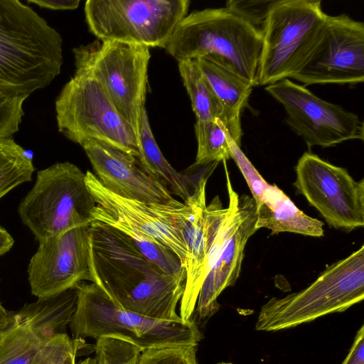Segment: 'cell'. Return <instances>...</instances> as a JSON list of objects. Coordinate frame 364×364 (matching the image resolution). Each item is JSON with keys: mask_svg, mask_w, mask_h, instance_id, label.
<instances>
[{"mask_svg": "<svg viewBox=\"0 0 364 364\" xmlns=\"http://www.w3.org/2000/svg\"><path fill=\"white\" fill-rule=\"evenodd\" d=\"M90 267L92 283L118 307L154 319L182 320L176 307L184 292L186 270L164 272L119 230L91 222Z\"/></svg>", "mask_w": 364, "mask_h": 364, "instance_id": "6da1fadb", "label": "cell"}, {"mask_svg": "<svg viewBox=\"0 0 364 364\" xmlns=\"http://www.w3.org/2000/svg\"><path fill=\"white\" fill-rule=\"evenodd\" d=\"M85 181L96 203L92 221L122 231L164 272L171 274L185 270V235L191 214L188 202L172 205L124 198L107 190L90 171L85 172Z\"/></svg>", "mask_w": 364, "mask_h": 364, "instance_id": "7a4b0ae2", "label": "cell"}, {"mask_svg": "<svg viewBox=\"0 0 364 364\" xmlns=\"http://www.w3.org/2000/svg\"><path fill=\"white\" fill-rule=\"evenodd\" d=\"M63 39L30 6L0 0V90L31 95L60 73Z\"/></svg>", "mask_w": 364, "mask_h": 364, "instance_id": "3957f363", "label": "cell"}, {"mask_svg": "<svg viewBox=\"0 0 364 364\" xmlns=\"http://www.w3.org/2000/svg\"><path fill=\"white\" fill-rule=\"evenodd\" d=\"M262 31L226 7L187 14L178 24L166 47L178 62L208 57L258 85Z\"/></svg>", "mask_w": 364, "mask_h": 364, "instance_id": "277c9868", "label": "cell"}, {"mask_svg": "<svg viewBox=\"0 0 364 364\" xmlns=\"http://www.w3.org/2000/svg\"><path fill=\"white\" fill-rule=\"evenodd\" d=\"M75 288L76 309L69 323L73 339L118 338L144 351L169 346H198L203 338L194 320L149 318L118 307L94 283L82 282Z\"/></svg>", "mask_w": 364, "mask_h": 364, "instance_id": "5b68a950", "label": "cell"}, {"mask_svg": "<svg viewBox=\"0 0 364 364\" xmlns=\"http://www.w3.org/2000/svg\"><path fill=\"white\" fill-rule=\"evenodd\" d=\"M364 299V245L328 266L305 289L272 297L259 312L255 329L277 331L342 312Z\"/></svg>", "mask_w": 364, "mask_h": 364, "instance_id": "8992f818", "label": "cell"}, {"mask_svg": "<svg viewBox=\"0 0 364 364\" xmlns=\"http://www.w3.org/2000/svg\"><path fill=\"white\" fill-rule=\"evenodd\" d=\"M328 16L320 0H273L261 30L258 85L295 76L319 42Z\"/></svg>", "mask_w": 364, "mask_h": 364, "instance_id": "52a82bcc", "label": "cell"}, {"mask_svg": "<svg viewBox=\"0 0 364 364\" xmlns=\"http://www.w3.org/2000/svg\"><path fill=\"white\" fill-rule=\"evenodd\" d=\"M96 203L85 173L70 162H58L37 173L34 186L18 213L38 242L90 225Z\"/></svg>", "mask_w": 364, "mask_h": 364, "instance_id": "ba28073f", "label": "cell"}, {"mask_svg": "<svg viewBox=\"0 0 364 364\" xmlns=\"http://www.w3.org/2000/svg\"><path fill=\"white\" fill-rule=\"evenodd\" d=\"M73 53L75 70L95 79L138 137L146 110L149 48L97 39Z\"/></svg>", "mask_w": 364, "mask_h": 364, "instance_id": "9c48e42d", "label": "cell"}, {"mask_svg": "<svg viewBox=\"0 0 364 364\" xmlns=\"http://www.w3.org/2000/svg\"><path fill=\"white\" fill-rule=\"evenodd\" d=\"M55 109L59 132L73 142L94 139L139 157L134 129L88 73L75 70L58 95Z\"/></svg>", "mask_w": 364, "mask_h": 364, "instance_id": "30bf717a", "label": "cell"}, {"mask_svg": "<svg viewBox=\"0 0 364 364\" xmlns=\"http://www.w3.org/2000/svg\"><path fill=\"white\" fill-rule=\"evenodd\" d=\"M188 0H88L85 16L100 41L166 48L187 15Z\"/></svg>", "mask_w": 364, "mask_h": 364, "instance_id": "8fae6325", "label": "cell"}, {"mask_svg": "<svg viewBox=\"0 0 364 364\" xmlns=\"http://www.w3.org/2000/svg\"><path fill=\"white\" fill-rule=\"evenodd\" d=\"M293 183L331 227L352 231L364 225V179L355 181L346 169L305 152L295 167Z\"/></svg>", "mask_w": 364, "mask_h": 364, "instance_id": "7c38bea8", "label": "cell"}, {"mask_svg": "<svg viewBox=\"0 0 364 364\" xmlns=\"http://www.w3.org/2000/svg\"><path fill=\"white\" fill-rule=\"evenodd\" d=\"M282 105L286 122L309 148L363 139V124L355 114L315 95L305 86L284 79L265 87Z\"/></svg>", "mask_w": 364, "mask_h": 364, "instance_id": "4fadbf2b", "label": "cell"}, {"mask_svg": "<svg viewBox=\"0 0 364 364\" xmlns=\"http://www.w3.org/2000/svg\"><path fill=\"white\" fill-rule=\"evenodd\" d=\"M291 79L305 85L348 84L364 80V24L346 14L328 16L311 56Z\"/></svg>", "mask_w": 364, "mask_h": 364, "instance_id": "5bb4252c", "label": "cell"}, {"mask_svg": "<svg viewBox=\"0 0 364 364\" xmlns=\"http://www.w3.org/2000/svg\"><path fill=\"white\" fill-rule=\"evenodd\" d=\"M90 225L71 229L39 242L28 267L31 294L53 296L83 281L92 282Z\"/></svg>", "mask_w": 364, "mask_h": 364, "instance_id": "9a60e30c", "label": "cell"}, {"mask_svg": "<svg viewBox=\"0 0 364 364\" xmlns=\"http://www.w3.org/2000/svg\"><path fill=\"white\" fill-rule=\"evenodd\" d=\"M231 208L230 224L218 259L200 288L194 312L205 320L219 309L218 298L238 279L248 240L257 231V208L252 197L238 195L230 181L226 161L223 162Z\"/></svg>", "mask_w": 364, "mask_h": 364, "instance_id": "2e32d148", "label": "cell"}, {"mask_svg": "<svg viewBox=\"0 0 364 364\" xmlns=\"http://www.w3.org/2000/svg\"><path fill=\"white\" fill-rule=\"evenodd\" d=\"M219 163L209 164L200 176L193 194L186 200L191 207V214L186 230L187 256L185 265V289L181 299L180 317L191 319L198 294L204 282L203 271L208 253L215 234L228 215L218 196L206 204V184ZM185 201V202H186Z\"/></svg>", "mask_w": 364, "mask_h": 364, "instance_id": "e0dca14e", "label": "cell"}, {"mask_svg": "<svg viewBox=\"0 0 364 364\" xmlns=\"http://www.w3.org/2000/svg\"><path fill=\"white\" fill-rule=\"evenodd\" d=\"M101 184L112 193L145 203L180 205L161 183L141 166L137 158L94 139L80 143Z\"/></svg>", "mask_w": 364, "mask_h": 364, "instance_id": "ac0fdd59", "label": "cell"}, {"mask_svg": "<svg viewBox=\"0 0 364 364\" xmlns=\"http://www.w3.org/2000/svg\"><path fill=\"white\" fill-rule=\"evenodd\" d=\"M255 204L257 230L264 228L270 235L288 232L316 237L324 234L323 223L300 210L275 184L268 183Z\"/></svg>", "mask_w": 364, "mask_h": 364, "instance_id": "d6986e66", "label": "cell"}, {"mask_svg": "<svg viewBox=\"0 0 364 364\" xmlns=\"http://www.w3.org/2000/svg\"><path fill=\"white\" fill-rule=\"evenodd\" d=\"M196 60L223 107L225 127L232 139L240 146L242 136L240 114L252 93V85L208 57Z\"/></svg>", "mask_w": 364, "mask_h": 364, "instance_id": "ffe728a7", "label": "cell"}, {"mask_svg": "<svg viewBox=\"0 0 364 364\" xmlns=\"http://www.w3.org/2000/svg\"><path fill=\"white\" fill-rule=\"evenodd\" d=\"M138 139L140 156L137 159L142 168L172 195L183 203L193 194L196 183L207 165L200 166L195 174L178 172L165 159L153 134L146 109L144 112Z\"/></svg>", "mask_w": 364, "mask_h": 364, "instance_id": "44dd1931", "label": "cell"}, {"mask_svg": "<svg viewBox=\"0 0 364 364\" xmlns=\"http://www.w3.org/2000/svg\"><path fill=\"white\" fill-rule=\"evenodd\" d=\"M77 299L75 287L59 294L26 304L14 312L15 317L18 323L29 325L46 339L51 340L57 334L66 333L76 309Z\"/></svg>", "mask_w": 364, "mask_h": 364, "instance_id": "7402d4cb", "label": "cell"}, {"mask_svg": "<svg viewBox=\"0 0 364 364\" xmlns=\"http://www.w3.org/2000/svg\"><path fill=\"white\" fill-rule=\"evenodd\" d=\"M50 341L16 321L0 333V364H40Z\"/></svg>", "mask_w": 364, "mask_h": 364, "instance_id": "603a6c76", "label": "cell"}, {"mask_svg": "<svg viewBox=\"0 0 364 364\" xmlns=\"http://www.w3.org/2000/svg\"><path fill=\"white\" fill-rule=\"evenodd\" d=\"M178 70L191 100L196 121L219 119L223 123V107L196 60L178 62Z\"/></svg>", "mask_w": 364, "mask_h": 364, "instance_id": "cb8c5ba5", "label": "cell"}, {"mask_svg": "<svg viewBox=\"0 0 364 364\" xmlns=\"http://www.w3.org/2000/svg\"><path fill=\"white\" fill-rule=\"evenodd\" d=\"M35 168L27 151L13 139H0V199L18 186L31 181Z\"/></svg>", "mask_w": 364, "mask_h": 364, "instance_id": "d4e9b609", "label": "cell"}, {"mask_svg": "<svg viewBox=\"0 0 364 364\" xmlns=\"http://www.w3.org/2000/svg\"><path fill=\"white\" fill-rule=\"evenodd\" d=\"M195 133L198 149L193 167L231 159L228 144L230 134L220 120L196 121Z\"/></svg>", "mask_w": 364, "mask_h": 364, "instance_id": "484cf974", "label": "cell"}, {"mask_svg": "<svg viewBox=\"0 0 364 364\" xmlns=\"http://www.w3.org/2000/svg\"><path fill=\"white\" fill-rule=\"evenodd\" d=\"M95 355L76 364H137L141 350L123 339L102 337L97 339Z\"/></svg>", "mask_w": 364, "mask_h": 364, "instance_id": "4316f807", "label": "cell"}, {"mask_svg": "<svg viewBox=\"0 0 364 364\" xmlns=\"http://www.w3.org/2000/svg\"><path fill=\"white\" fill-rule=\"evenodd\" d=\"M28 94L0 90V139L12 137L19 129Z\"/></svg>", "mask_w": 364, "mask_h": 364, "instance_id": "83f0119b", "label": "cell"}, {"mask_svg": "<svg viewBox=\"0 0 364 364\" xmlns=\"http://www.w3.org/2000/svg\"><path fill=\"white\" fill-rule=\"evenodd\" d=\"M198 346H169L141 351L137 364H198Z\"/></svg>", "mask_w": 364, "mask_h": 364, "instance_id": "f1b7e54d", "label": "cell"}, {"mask_svg": "<svg viewBox=\"0 0 364 364\" xmlns=\"http://www.w3.org/2000/svg\"><path fill=\"white\" fill-rule=\"evenodd\" d=\"M228 144L231 159L235 161L243 175L251 191L252 197L256 203L260 199L268 183L252 165L242 151L240 146L232 139L230 135L228 136Z\"/></svg>", "mask_w": 364, "mask_h": 364, "instance_id": "f546056e", "label": "cell"}, {"mask_svg": "<svg viewBox=\"0 0 364 364\" xmlns=\"http://www.w3.org/2000/svg\"><path fill=\"white\" fill-rule=\"evenodd\" d=\"M85 339H73L67 333L55 335L48 343L47 352L40 364H63L72 353H78Z\"/></svg>", "mask_w": 364, "mask_h": 364, "instance_id": "4dcf8cb0", "label": "cell"}, {"mask_svg": "<svg viewBox=\"0 0 364 364\" xmlns=\"http://www.w3.org/2000/svg\"><path fill=\"white\" fill-rule=\"evenodd\" d=\"M272 1H228L225 6L254 27L262 30Z\"/></svg>", "mask_w": 364, "mask_h": 364, "instance_id": "1f68e13d", "label": "cell"}, {"mask_svg": "<svg viewBox=\"0 0 364 364\" xmlns=\"http://www.w3.org/2000/svg\"><path fill=\"white\" fill-rule=\"evenodd\" d=\"M342 364H364V326L358 331L353 343Z\"/></svg>", "mask_w": 364, "mask_h": 364, "instance_id": "d6a6232c", "label": "cell"}, {"mask_svg": "<svg viewBox=\"0 0 364 364\" xmlns=\"http://www.w3.org/2000/svg\"><path fill=\"white\" fill-rule=\"evenodd\" d=\"M28 3L33 4L41 8L50 10H74L80 4V0H28Z\"/></svg>", "mask_w": 364, "mask_h": 364, "instance_id": "836d02e7", "label": "cell"}, {"mask_svg": "<svg viewBox=\"0 0 364 364\" xmlns=\"http://www.w3.org/2000/svg\"><path fill=\"white\" fill-rule=\"evenodd\" d=\"M15 313L6 310L0 301V333L15 324Z\"/></svg>", "mask_w": 364, "mask_h": 364, "instance_id": "e575fe53", "label": "cell"}, {"mask_svg": "<svg viewBox=\"0 0 364 364\" xmlns=\"http://www.w3.org/2000/svg\"><path fill=\"white\" fill-rule=\"evenodd\" d=\"M14 243L12 236L6 229L0 226V256L8 252L12 248Z\"/></svg>", "mask_w": 364, "mask_h": 364, "instance_id": "d590c367", "label": "cell"}, {"mask_svg": "<svg viewBox=\"0 0 364 364\" xmlns=\"http://www.w3.org/2000/svg\"><path fill=\"white\" fill-rule=\"evenodd\" d=\"M77 355V352L72 353L67 357V358L64 360L63 364H76L75 358Z\"/></svg>", "mask_w": 364, "mask_h": 364, "instance_id": "8d00e7d4", "label": "cell"}, {"mask_svg": "<svg viewBox=\"0 0 364 364\" xmlns=\"http://www.w3.org/2000/svg\"><path fill=\"white\" fill-rule=\"evenodd\" d=\"M218 364H233V363H230V362H221V363H218Z\"/></svg>", "mask_w": 364, "mask_h": 364, "instance_id": "74e56055", "label": "cell"}]
</instances>
